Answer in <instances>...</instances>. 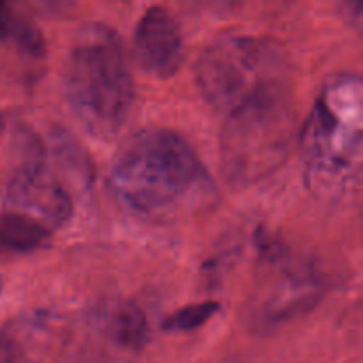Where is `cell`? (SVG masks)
Wrapping results in <instances>:
<instances>
[{
    "mask_svg": "<svg viewBox=\"0 0 363 363\" xmlns=\"http://www.w3.org/2000/svg\"><path fill=\"white\" fill-rule=\"evenodd\" d=\"M284 64L268 43L230 34L216 39L197 62V84L206 101L229 112L254 92L284 82Z\"/></svg>",
    "mask_w": 363,
    "mask_h": 363,
    "instance_id": "cell-5",
    "label": "cell"
},
{
    "mask_svg": "<svg viewBox=\"0 0 363 363\" xmlns=\"http://www.w3.org/2000/svg\"><path fill=\"white\" fill-rule=\"evenodd\" d=\"M71 108L96 135H113L130 116L135 84L123 43L105 25H85L66 62Z\"/></svg>",
    "mask_w": 363,
    "mask_h": 363,
    "instance_id": "cell-2",
    "label": "cell"
},
{
    "mask_svg": "<svg viewBox=\"0 0 363 363\" xmlns=\"http://www.w3.org/2000/svg\"><path fill=\"white\" fill-rule=\"evenodd\" d=\"M52 229L21 211H0V257L23 255L48 243Z\"/></svg>",
    "mask_w": 363,
    "mask_h": 363,
    "instance_id": "cell-10",
    "label": "cell"
},
{
    "mask_svg": "<svg viewBox=\"0 0 363 363\" xmlns=\"http://www.w3.org/2000/svg\"><path fill=\"white\" fill-rule=\"evenodd\" d=\"M135 52L152 77L169 78L179 69L184 59L183 32L167 7L152 6L142 14L135 30Z\"/></svg>",
    "mask_w": 363,
    "mask_h": 363,
    "instance_id": "cell-7",
    "label": "cell"
},
{
    "mask_svg": "<svg viewBox=\"0 0 363 363\" xmlns=\"http://www.w3.org/2000/svg\"><path fill=\"white\" fill-rule=\"evenodd\" d=\"M362 144V80L339 74L323 87L301 133L308 184L321 194L353 186L360 177Z\"/></svg>",
    "mask_w": 363,
    "mask_h": 363,
    "instance_id": "cell-3",
    "label": "cell"
},
{
    "mask_svg": "<svg viewBox=\"0 0 363 363\" xmlns=\"http://www.w3.org/2000/svg\"><path fill=\"white\" fill-rule=\"evenodd\" d=\"M0 287H2V284H0Z\"/></svg>",
    "mask_w": 363,
    "mask_h": 363,
    "instance_id": "cell-13",
    "label": "cell"
},
{
    "mask_svg": "<svg viewBox=\"0 0 363 363\" xmlns=\"http://www.w3.org/2000/svg\"><path fill=\"white\" fill-rule=\"evenodd\" d=\"M64 333L50 315L20 318L0 332V363H55Z\"/></svg>",
    "mask_w": 363,
    "mask_h": 363,
    "instance_id": "cell-8",
    "label": "cell"
},
{
    "mask_svg": "<svg viewBox=\"0 0 363 363\" xmlns=\"http://www.w3.org/2000/svg\"><path fill=\"white\" fill-rule=\"evenodd\" d=\"M101 326L103 337L126 354H138L149 340L147 315L131 301L110 308Z\"/></svg>",
    "mask_w": 363,
    "mask_h": 363,
    "instance_id": "cell-9",
    "label": "cell"
},
{
    "mask_svg": "<svg viewBox=\"0 0 363 363\" xmlns=\"http://www.w3.org/2000/svg\"><path fill=\"white\" fill-rule=\"evenodd\" d=\"M206 184V170L191 145L167 128H145L128 137L110 165L113 194L138 215L176 211Z\"/></svg>",
    "mask_w": 363,
    "mask_h": 363,
    "instance_id": "cell-1",
    "label": "cell"
},
{
    "mask_svg": "<svg viewBox=\"0 0 363 363\" xmlns=\"http://www.w3.org/2000/svg\"><path fill=\"white\" fill-rule=\"evenodd\" d=\"M14 211L34 216L45 225L60 227L73 215V195L48 162V152L34 144L11 176L6 190Z\"/></svg>",
    "mask_w": 363,
    "mask_h": 363,
    "instance_id": "cell-6",
    "label": "cell"
},
{
    "mask_svg": "<svg viewBox=\"0 0 363 363\" xmlns=\"http://www.w3.org/2000/svg\"><path fill=\"white\" fill-rule=\"evenodd\" d=\"M218 311V301H201V303L186 305V307L172 312L163 321V328L167 332H191V330L201 328L209 319L215 318Z\"/></svg>",
    "mask_w": 363,
    "mask_h": 363,
    "instance_id": "cell-11",
    "label": "cell"
},
{
    "mask_svg": "<svg viewBox=\"0 0 363 363\" xmlns=\"http://www.w3.org/2000/svg\"><path fill=\"white\" fill-rule=\"evenodd\" d=\"M296 108L284 82L254 92L227 112L220 165L234 186H248L282 165L296 138Z\"/></svg>",
    "mask_w": 363,
    "mask_h": 363,
    "instance_id": "cell-4",
    "label": "cell"
},
{
    "mask_svg": "<svg viewBox=\"0 0 363 363\" xmlns=\"http://www.w3.org/2000/svg\"><path fill=\"white\" fill-rule=\"evenodd\" d=\"M2 131H4V117L0 116V135H2Z\"/></svg>",
    "mask_w": 363,
    "mask_h": 363,
    "instance_id": "cell-12",
    "label": "cell"
}]
</instances>
